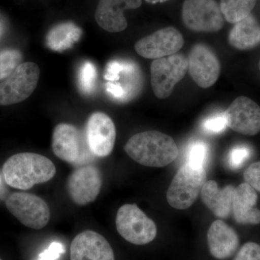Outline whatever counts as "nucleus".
Returning <instances> with one entry per match:
<instances>
[{"label": "nucleus", "mask_w": 260, "mask_h": 260, "mask_svg": "<svg viewBox=\"0 0 260 260\" xmlns=\"http://www.w3.org/2000/svg\"><path fill=\"white\" fill-rule=\"evenodd\" d=\"M184 44L181 32L175 28L168 27L140 39L135 44V49L143 57L158 59L175 54Z\"/></svg>", "instance_id": "11"}, {"label": "nucleus", "mask_w": 260, "mask_h": 260, "mask_svg": "<svg viewBox=\"0 0 260 260\" xmlns=\"http://www.w3.org/2000/svg\"><path fill=\"white\" fill-rule=\"evenodd\" d=\"M141 5L142 0H100L95 13V20L107 31H123L127 27L124 12L138 9Z\"/></svg>", "instance_id": "16"}, {"label": "nucleus", "mask_w": 260, "mask_h": 260, "mask_svg": "<svg viewBox=\"0 0 260 260\" xmlns=\"http://www.w3.org/2000/svg\"><path fill=\"white\" fill-rule=\"evenodd\" d=\"M5 182L20 190H28L36 184L52 179L56 169L54 162L44 155L34 153L15 154L3 168Z\"/></svg>", "instance_id": "1"}, {"label": "nucleus", "mask_w": 260, "mask_h": 260, "mask_svg": "<svg viewBox=\"0 0 260 260\" xmlns=\"http://www.w3.org/2000/svg\"><path fill=\"white\" fill-rule=\"evenodd\" d=\"M102 186L100 171L93 164H88L77 167L70 174L67 183V190L73 203L83 206L96 200Z\"/></svg>", "instance_id": "10"}, {"label": "nucleus", "mask_w": 260, "mask_h": 260, "mask_svg": "<svg viewBox=\"0 0 260 260\" xmlns=\"http://www.w3.org/2000/svg\"><path fill=\"white\" fill-rule=\"evenodd\" d=\"M210 253L218 259L231 257L239 245V236L234 229L221 220L214 221L208 232Z\"/></svg>", "instance_id": "17"}, {"label": "nucleus", "mask_w": 260, "mask_h": 260, "mask_svg": "<svg viewBox=\"0 0 260 260\" xmlns=\"http://www.w3.org/2000/svg\"><path fill=\"white\" fill-rule=\"evenodd\" d=\"M51 147L57 158L77 167L92 164L95 160L85 133L71 124L61 123L55 126Z\"/></svg>", "instance_id": "3"}, {"label": "nucleus", "mask_w": 260, "mask_h": 260, "mask_svg": "<svg viewBox=\"0 0 260 260\" xmlns=\"http://www.w3.org/2000/svg\"><path fill=\"white\" fill-rule=\"evenodd\" d=\"M7 208L25 226L40 230L50 220L51 212L47 203L37 195L15 192L5 202Z\"/></svg>", "instance_id": "8"}, {"label": "nucleus", "mask_w": 260, "mask_h": 260, "mask_svg": "<svg viewBox=\"0 0 260 260\" xmlns=\"http://www.w3.org/2000/svg\"><path fill=\"white\" fill-rule=\"evenodd\" d=\"M188 71L187 57L180 54L154 59L150 67L153 93L160 99L170 96L174 87Z\"/></svg>", "instance_id": "6"}, {"label": "nucleus", "mask_w": 260, "mask_h": 260, "mask_svg": "<svg viewBox=\"0 0 260 260\" xmlns=\"http://www.w3.org/2000/svg\"><path fill=\"white\" fill-rule=\"evenodd\" d=\"M39 77L40 69L36 63H21L0 83V105H12L28 99L37 88Z\"/></svg>", "instance_id": "7"}, {"label": "nucleus", "mask_w": 260, "mask_h": 260, "mask_svg": "<svg viewBox=\"0 0 260 260\" xmlns=\"http://www.w3.org/2000/svg\"><path fill=\"white\" fill-rule=\"evenodd\" d=\"M229 42L240 50L256 47L260 43V25L255 18L249 15L235 23L229 32Z\"/></svg>", "instance_id": "20"}, {"label": "nucleus", "mask_w": 260, "mask_h": 260, "mask_svg": "<svg viewBox=\"0 0 260 260\" xmlns=\"http://www.w3.org/2000/svg\"><path fill=\"white\" fill-rule=\"evenodd\" d=\"M184 25L198 32H217L223 28L224 18L215 0H185L182 6Z\"/></svg>", "instance_id": "9"}, {"label": "nucleus", "mask_w": 260, "mask_h": 260, "mask_svg": "<svg viewBox=\"0 0 260 260\" xmlns=\"http://www.w3.org/2000/svg\"><path fill=\"white\" fill-rule=\"evenodd\" d=\"M124 150L135 161L148 167H164L179 155L175 141L158 131H146L133 135Z\"/></svg>", "instance_id": "2"}, {"label": "nucleus", "mask_w": 260, "mask_h": 260, "mask_svg": "<svg viewBox=\"0 0 260 260\" xmlns=\"http://www.w3.org/2000/svg\"><path fill=\"white\" fill-rule=\"evenodd\" d=\"M234 260H260V245L247 242L239 249Z\"/></svg>", "instance_id": "28"}, {"label": "nucleus", "mask_w": 260, "mask_h": 260, "mask_svg": "<svg viewBox=\"0 0 260 260\" xmlns=\"http://www.w3.org/2000/svg\"><path fill=\"white\" fill-rule=\"evenodd\" d=\"M82 30L72 22L58 24L51 29L46 37V44L49 49L63 51L73 47L80 40Z\"/></svg>", "instance_id": "21"}, {"label": "nucleus", "mask_w": 260, "mask_h": 260, "mask_svg": "<svg viewBox=\"0 0 260 260\" xmlns=\"http://www.w3.org/2000/svg\"><path fill=\"white\" fill-rule=\"evenodd\" d=\"M257 194L247 183L235 187L233 200L232 213L237 223L259 224L260 210L256 208Z\"/></svg>", "instance_id": "18"}, {"label": "nucleus", "mask_w": 260, "mask_h": 260, "mask_svg": "<svg viewBox=\"0 0 260 260\" xmlns=\"http://www.w3.org/2000/svg\"><path fill=\"white\" fill-rule=\"evenodd\" d=\"M251 148L245 145H239L234 147L228 155V164L233 169H240L250 158Z\"/></svg>", "instance_id": "26"}, {"label": "nucleus", "mask_w": 260, "mask_h": 260, "mask_svg": "<svg viewBox=\"0 0 260 260\" xmlns=\"http://www.w3.org/2000/svg\"><path fill=\"white\" fill-rule=\"evenodd\" d=\"M256 0H220L223 18L230 23H237L251 15Z\"/></svg>", "instance_id": "22"}, {"label": "nucleus", "mask_w": 260, "mask_h": 260, "mask_svg": "<svg viewBox=\"0 0 260 260\" xmlns=\"http://www.w3.org/2000/svg\"><path fill=\"white\" fill-rule=\"evenodd\" d=\"M203 129L210 134H220L225 131L228 126L225 113L222 112L207 118L203 121Z\"/></svg>", "instance_id": "27"}, {"label": "nucleus", "mask_w": 260, "mask_h": 260, "mask_svg": "<svg viewBox=\"0 0 260 260\" xmlns=\"http://www.w3.org/2000/svg\"><path fill=\"white\" fill-rule=\"evenodd\" d=\"M188 72L200 88H208L216 83L220 73L218 56L205 44H197L187 58Z\"/></svg>", "instance_id": "13"}, {"label": "nucleus", "mask_w": 260, "mask_h": 260, "mask_svg": "<svg viewBox=\"0 0 260 260\" xmlns=\"http://www.w3.org/2000/svg\"><path fill=\"white\" fill-rule=\"evenodd\" d=\"M244 178L253 189L260 191V161L251 164L244 172Z\"/></svg>", "instance_id": "29"}, {"label": "nucleus", "mask_w": 260, "mask_h": 260, "mask_svg": "<svg viewBox=\"0 0 260 260\" xmlns=\"http://www.w3.org/2000/svg\"><path fill=\"white\" fill-rule=\"evenodd\" d=\"M209 148L201 140H197L189 145L186 153V162L195 167L205 168L208 160Z\"/></svg>", "instance_id": "24"}, {"label": "nucleus", "mask_w": 260, "mask_h": 260, "mask_svg": "<svg viewBox=\"0 0 260 260\" xmlns=\"http://www.w3.org/2000/svg\"><path fill=\"white\" fill-rule=\"evenodd\" d=\"M85 135L89 148L95 157L104 158L112 153L116 141V127L107 114L99 112L89 116Z\"/></svg>", "instance_id": "12"}, {"label": "nucleus", "mask_w": 260, "mask_h": 260, "mask_svg": "<svg viewBox=\"0 0 260 260\" xmlns=\"http://www.w3.org/2000/svg\"><path fill=\"white\" fill-rule=\"evenodd\" d=\"M224 113L228 126L234 131L249 136L259 133L260 107L249 98H237Z\"/></svg>", "instance_id": "14"}, {"label": "nucleus", "mask_w": 260, "mask_h": 260, "mask_svg": "<svg viewBox=\"0 0 260 260\" xmlns=\"http://www.w3.org/2000/svg\"><path fill=\"white\" fill-rule=\"evenodd\" d=\"M97 79V70L95 65L90 61H85L80 67L78 82L80 90L85 94L93 91Z\"/></svg>", "instance_id": "25"}, {"label": "nucleus", "mask_w": 260, "mask_h": 260, "mask_svg": "<svg viewBox=\"0 0 260 260\" xmlns=\"http://www.w3.org/2000/svg\"><path fill=\"white\" fill-rule=\"evenodd\" d=\"M70 260H115L112 246L107 239L93 231H84L73 239Z\"/></svg>", "instance_id": "15"}, {"label": "nucleus", "mask_w": 260, "mask_h": 260, "mask_svg": "<svg viewBox=\"0 0 260 260\" xmlns=\"http://www.w3.org/2000/svg\"><path fill=\"white\" fill-rule=\"evenodd\" d=\"M235 187L232 185L218 187L216 181H206L201 189L202 200L212 213L220 218H228L232 213Z\"/></svg>", "instance_id": "19"}, {"label": "nucleus", "mask_w": 260, "mask_h": 260, "mask_svg": "<svg viewBox=\"0 0 260 260\" xmlns=\"http://www.w3.org/2000/svg\"><path fill=\"white\" fill-rule=\"evenodd\" d=\"M116 227L121 237L135 245H145L153 242L157 227L152 219L136 204H126L118 210Z\"/></svg>", "instance_id": "5"}, {"label": "nucleus", "mask_w": 260, "mask_h": 260, "mask_svg": "<svg viewBox=\"0 0 260 260\" xmlns=\"http://www.w3.org/2000/svg\"><path fill=\"white\" fill-rule=\"evenodd\" d=\"M206 178L205 168L185 162L178 170L168 189V203L175 209H187L196 201Z\"/></svg>", "instance_id": "4"}, {"label": "nucleus", "mask_w": 260, "mask_h": 260, "mask_svg": "<svg viewBox=\"0 0 260 260\" xmlns=\"http://www.w3.org/2000/svg\"><path fill=\"white\" fill-rule=\"evenodd\" d=\"M0 260H2L1 259H0Z\"/></svg>", "instance_id": "32"}, {"label": "nucleus", "mask_w": 260, "mask_h": 260, "mask_svg": "<svg viewBox=\"0 0 260 260\" xmlns=\"http://www.w3.org/2000/svg\"><path fill=\"white\" fill-rule=\"evenodd\" d=\"M65 248L59 242H53L48 249L39 254L38 260H56L59 259L61 254L64 253Z\"/></svg>", "instance_id": "30"}, {"label": "nucleus", "mask_w": 260, "mask_h": 260, "mask_svg": "<svg viewBox=\"0 0 260 260\" xmlns=\"http://www.w3.org/2000/svg\"><path fill=\"white\" fill-rule=\"evenodd\" d=\"M259 70H260V60H259Z\"/></svg>", "instance_id": "31"}, {"label": "nucleus", "mask_w": 260, "mask_h": 260, "mask_svg": "<svg viewBox=\"0 0 260 260\" xmlns=\"http://www.w3.org/2000/svg\"><path fill=\"white\" fill-rule=\"evenodd\" d=\"M21 53L17 49H6L0 52V80L6 79L21 64Z\"/></svg>", "instance_id": "23"}]
</instances>
